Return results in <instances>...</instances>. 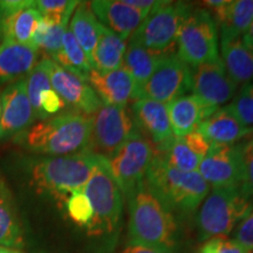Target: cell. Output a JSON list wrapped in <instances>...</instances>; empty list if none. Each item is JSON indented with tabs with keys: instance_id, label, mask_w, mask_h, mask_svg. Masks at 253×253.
Instances as JSON below:
<instances>
[{
	"instance_id": "obj_1",
	"label": "cell",
	"mask_w": 253,
	"mask_h": 253,
	"mask_svg": "<svg viewBox=\"0 0 253 253\" xmlns=\"http://www.w3.org/2000/svg\"><path fill=\"white\" fill-rule=\"evenodd\" d=\"M90 129L91 116L69 109L36 122L12 143L33 156H68L87 150Z\"/></svg>"
},
{
	"instance_id": "obj_2",
	"label": "cell",
	"mask_w": 253,
	"mask_h": 253,
	"mask_svg": "<svg viewBox=\"0 0 253 253\" xmlns=\"http://www.w3.org/2000/svg\"><path fill=\"white\" fill-rule=\"evenodd\" d=\"M97 161V155L86 150L68 156H31L20 164L33 188L67 199L84 189Z\"/></svg>"
},
{
	"instance_id": "obj_3",
	"label": "cell",
	"mask_w": 253,
	"mask_h": 253,
	"mask_svg": "<svg viewBox=\"0 0 253 253\" xmlns=\"http://www.w3.org/2000/svg\"><path fill=\"white\" fill-rule=\"evenodd\" d=\"M128 203V244L175 253L178 230L171 211L151 194L144 183L131 195Z\"/></svg>"
},
{
	"instance_id": "obj_4",
	"label": "cell",
	"mask_w": 253,
	"mask_h": 253,
	"mask_svg": "<svg viewBox=\"0 0 253 253\" xmlns=\"http://www.w3.org/2000/svg\"><path fill=\"white\" fill-rule=\"evenodd\" d=\"M144 184L171 212L194 213L210 192V185L198 171L185 172L176 169L157 151Z\"/></svg>"
},
{
	"instance_id": "obj_5",
	"label": "cell",
	"mask_w": 253,
	"mask_h": 253,
	"mask_svg": "<svg viewBox=\"0 0 253 253\" xmlns=\"http://www.w3.org/2000/svg\"><path fill=\"white\" fill-rule=\"evenodd\" d=\"M253 202L240 186L213 188L203 201L198 212V238L202 242L213 237H226L250 213Z\"/></svg>"
},
{
	"instance_id": "obj_6",
	"label": "cell",
	"mask_w": 253,
	"mask_h": 253,
	"mask_svg": "<svg viewBox=\"0 0 253 253\" xmlns=\"http://www.w3.org/2000/svg\"><path fill=\"white\" fill-rule=\"evenodd\" d=\"M93 207V219L87 232L93 237H109L119 232L123 211V195L113 178L107 160L99 156L96 167L84 189Z\"/></svg>"
},
{
	"instance_id": "obj_7",
	"label": "cell",
	"mask_w": 253,
	"mask_h": 253,
	"mask_svg": "<svg viewBox=\"0 0 253 253\" xmlns=\"http://www.w3.org/2000/svg\"><path fill=\"white\" fill-rule=\"evenodd\" d=\"M177 56L196 67L220 58L217 24L207 9L192 6L181 25L176 39Z\"/></svg>"
},
{
	"instance_id": "obj_8",
	"label": "cell",
	"mask_w": 253,
	"mask_h": 253,
	"mask_svg": "<svg viewBox=\"0 0 253 253\" xmlns=\"http://www.w3.org/2000/svg\"><path fill=\"white\" fill-rule=\"evenodd\" d=\"M192 5L184 1H157L151 12L144 18L138 30L130 37L129 42L169 54L176 45L177 34Z\"/></svg>"
},
{
	"instance_id": "obj_9",
	"label": "cell",
	"mask_w": 253,
	"mask_h": 253,
	"mask_svg": "<svg viewBox=\"0 0 253 253\" xmlns=\"http://www.w3.org/2000/svg\"><path fill=\"white\" fill-rule=\"evenodd\" d=\"M155 154V145L138 130L107 160L113 178L126 199L144 183Z\"/></svg>"
},
{
	"instance_id": "obj_10",
	"label": "cell",
	"mask_w": 253,
	"mask_h": 253,
	"mask_svg": "<svg viewBox=\"0 0 253 253\" xmlns=\"http://www.w3.org/2000/svg\"><path fill=\"white\" fill-rule=\"evenodd\" d=\"M138 128L126 107L102 104L91 115V129L87 150L108 160L114 156Z\"/></svg>"
},
{
	"instance_id": "obj_11",
	"label": "cell",
	"mask_w": 253,
	"mask_h": 253,
	"mask_svg": "<svg viewBox=\"0 0 253 253\" xmlns=\"http://www.w3.org/2000/svg\"><path fill=\"white\" fill-rule=\"evenodd\" d=\"M191 88V67L175 53H170L161 60L147 81L136 86L134 100H153L168 104L188 95Z\"/></svg>"
},
{
	"instance_id": "obj_12",
	"label": "cell",
	"mask_w": 253,
	"mask_h": 253,
	"mask_svg": "<svg viewBox=\"0 0 253 253\" xmlns=\"http://www.w3.org/2000/svg\"><path fill=\"white\" fill-rule=\"evenodd\" d=\"M198 172L212 188L242 186L244 169L240 143L211 144Z\"/></svg>"
},
{
	"instance_id": "obj_13",
	"label": "cell",
	"mask_w": 253,
	"mask_h": 253,
	"mask_svg": "<svg viewBox=\"0 0 253 253\" xmlns=\"http://www.w3.org/2000/svg\"><path fill=\"white\" fill-rule=\"evenodd\" d=\"M191 80L195 96L212 110L219 109L220 106L232 100L238 87L226 73L220 58L191 67Z\"/></svg>"
},
{
	"instance_id": "obj_14",
	"label": "cell",
	"mask_w": 253,
	"mask_h": 253,
	"mask_svg": "<svg viewBox=\"0 0 253 253\" xmlns=\"http://www.w3.org/2000/svg\"><path fill=\"white\" fill-rule=\"evenodd\" d=\"M42 59L48 71L50 86L61 97L66 107L87 116L94 115L100 109L102 102L87 81L66 71L52 59L47 56H42Z\"/></svg>"
},
{
	"instance_id": "obj_15",
	"label": "cell",
	"mask_w": 253,
	"mask_h": 253,
	"mask_svg": "<svg viewBox=\"0 0 253 253\" xmlns=\"http://www.w3.org/2000/svg\"><path fill=\"white\" fill-rule=\"evenodd\" d=\"M0 142L14 138L37 122L24 79L11 82L0 94Z\"/></svg>"
},
{
	"instance_id": "obj_16",
	"label": "cell",
	"mask_w": 253,
	"mask_h": 253,
	"mask_svg": "<svg viewBox=\"0 0 253 253\" xmlns=\"http://www.w3.org/2000/svg\"><path fill=\"white\" fill-rule=\"evenodd\" d=\"M132 118L138 130L151 141L156 151H163L173 138L167 104L153 100H135Z\"/></svg>"
},
{
	"instance_id": "obj_17",
	"label": "cell",
	"mask_w": 253,
	"mask_h": 253,
	"mask_svg": "<svg viewBox=\"0 0 253 253\" xmlns=\"http://www.w3.org/2000/svg\"><path fill=\"white\" fill-rule=\"evenodd\" d=\"M201 7L220 26V38L243 37L253 20V0H207Z\"/></svg>"
},
{
	"instance_id": "obj_18",
	"label": "cell",
	"mask_w": 253,
	"mask_h": 253,
	"mask_svg": "<svg viewBox=\"0 0 253 253\" xmlns=\"http://www.w3.org/2000/svg\"><path fill=\"white\" fill-rule=\"evenodd\" d=\"M87 82L102 104L119 107H126V104L134 100L137 86L131 75L123 67L104 73L91 69Z\"/></svg>"
},
{
	"instance_id": "obj_19",
	"label": "cell",
	"mask_w": 253,
	"mask_h": 253,
	"mask_svg": "<svg viewBox=\"0 0 253 253\" xmlns=\"http://www.w3.org/2000/svg\"><path fill=\"white\" fill-rule=\"evenodd\" d=\"M89 6L97 20L123 40L129 39L145 18L125 0H94L89 1Z\"/></svg>"
},
{
	"instance_id": "obj_20",
	"label": "cell",
	"mask_w": 253,
	"mask_h": 253,
	"mask_svg": "<svg viewBox=\"0 0 253 253\" xmlns=\"http://www.w3.org/2000/svg\"><path fill=\"white\" fill-rule=\"evenodd\" d=\"M211 144L196 130L175 137L163 151H157L170 166L185 172L198 171Z\"/></svg>"
},
{
	"instance_id": "obj_21",
	"label": "cell",
	"mask_w": 253,
	"mask_h": 253,
	"mask_svg": "<svg viewBox=\"0 0 253 253\" xmlns=\"http://www.w3.org/2000/svg\"><path fill=\"white\" fill-rule=\"evenodd\" d=\"M197 131L210 144H237L253 135V129L243 125L229 107L213 112L202 121Z\"/></svg>"
},
{
	"instance_id": "obj_22",
	"label": "cell",
	"mask_w": 253,
	"mask_h": 253,
	"mask_svg": "<svg viewBox=\"0 0 253 253\" xmlns=\"http://www.w3.org/2000/svg\"><path fill=\"white\" fill-rule=\"evenodd\" d=\"M39 49L13 40L0 43V82H14L26 78L39 62Z\"/></svg>"
},
{
	"instance_id": "obj_23",
	"label": "cell",
	"mask_w": 253,
	"mask_h": 253,
	"mask_svg": "<svg viewBox=\"0 0 253 253\" xmlns=\"http://www.w3.org/2000/svg\"><path fill=\"white\" fill-rule=\"evenodd\" d=\"M167 108L175 137L196 131L202 121L216 112L204 106V103L194 94L184 95L173 100L167 104Z\"/></svg>"
},
{
	"instance_id": "obj_24",
	"label": "cell",
	"mask_w": 253,
	"mask_h": 253,
	"mask_svg": "<svg viewBox=\"0 0 253 253\" xmlns=\"http://www.w3.org/2000/svg\"><path fill=\"white\" fill-rule=\"evenodd\" d=\"M220 53L226 73L237 86L253 80V47L243 37L220 38Z\"/></svg>"
},
{
	"instance_id": "obj_25",
	"label": "cell",
	"mask_w": 253,
	"mask_h": 253,
	"mask_svg": "<svg viewBox=\"0 0 253 253\" xmlns=\"http://www.w3.org/2000/svg\"><path fill=\"white\" fill-rule=\"evenodd\" d=\"M0 246L23 250L24 230L13 194L0 173Z\"/></svg>"
},
{
	"instance_id": "obj_26",
	"label": "cell",
	"mask_w": 253,
	"mask_h": 253,
	"mask_svg": "<svg viewBox=\"0 0 253 253\" xmlns=\"http://www.w3.org/2000/svg\"><path fill=\"white\" fill-rule=\"evenodd\" d=\"M102 24L91 11L89 2L80 1L69 20V28L73 37L86 53L90 65L93 62L95 47L99 41ZM93 67V66H91Z\"/></svg>"
},
{
	"instance_id": "obj_27",
	"label": "cell",
	"mask_w": 253,
	"mask_h": 253,
	"mask_svg": "<svg viewBox=\"0 0 253 253\" xmlns=\"http://www.w3.org/2000/svg\"><path fill=\"white\" fill-rule=\"evenodd\" d=\"M126 50V40L102 25L99 41L93 54V69L104 73L121 68Z\"/></svg>"
},
{
	"instance_id": "obj_28",
	"label": "cell",
	"mask_w": 253,
	"mask_h": 253,
	"mask_svg": "<svg viewBox=\"0 0 253 253\" xmlns=\"http://www.w3.org/2000/svg\"><path fill=\"white\" fill-rule=\"evenodd\" d=\"M41 19L42 17L34 6L20 9L0 23V39L32 45Z\"/></svg>"
},
{
	"instance_id": "obj_29",
	"label": "cell",
	"mask_w": 253,
	"mask_h": 253,
	"mask_svg": "<svg viewBox=\"0 0 253 253\" xmlns=\"http://www.w3.org/2000/svg\"><path fill=\"white\" fill-rule=\"evenodd\" d=\"M166 55L129 42V45L126 46L122 67L131 75L138 86L151 77L158 63Z\"/></svg>"
},
{
	"instance_id": "obj_30",
	"label": "cell",
	"mask_w": 253,
	"mask_h": 253,
	"mask_svg": "<svg viewBox=\"0 0 253 253\" xmlns=\"http://www.w3.org/2000/svg\"><path fill=\"white\" fill-rule=\"evenodd\" d=\"M52 60L84 81H87L88 74L93 69L86 53L69 30L63 36L61 50Z\"/></svg>"
},
{
	"instance_id": "obj_31",
	"label": "cell",
	"mask_w": 253,
	"mask_h": 253,
	"mask_svg": "<svg viewBox=\"0 0 253 253\" xmlns=\"http://www.w3.org/2000/svg\"><path fill=\"white\" fill-rule=\"evenodd\" d=\"M68 24H59L49 19H41L39 26L34 34L32 45L37 47L43 56L53 59L62 48V39L67 31Z\"/></svg>"
},
{
	"instance_id": "obj_32",
	"label": "cell",
	"mask_w": 253,
	"mask_h": 253,
	"mask_svg": "<svg viewBox=\"0 0 253 253\" xmlns=\"http://www.w3.org/2000/svg\"><path fill=\"white\" fill-rule=\"evenodd\" d=\"M25 81H26L28 99H30L34 114H36L37 121H42V114L40 110V94L43 90L52 88L48 71H47L43 59L39 60L36 67L28 73L27 77L25 78Z\"/></svg>"
},
{
	"instance_id": "obj_33",
	"label": "cell",
	"mask_w": 253,
	"mask_h": 253,
	"mask_svg": "<svg viewBox=\"0 0 253 253\" xmlns=\"http://www.w3.org/2000/svg\"><path fill=\"white\" fill-rule=\"evenodd\" d=\"M79 2L77 0H34V7L42 18L54 23L69 24Z\"/></svg>"
},
{
	"instance_id": "obj_34",
	"label": "cell",
	"mask_w": 253,
	"mask_h": 253,
	"mask_svg": "<svg viewBox=\"0 0 253 253\" xmlns=\"http://www.w3.org/2000/svg\"><path fill=\"white\" fill-rule=\"evenodd\" d=\"M227 107L243 125L253 129V80L243 84Z\"/></svg>"
},
{
	"instance_id": "obj_35",
	"label": "cell",
	"mask_w": 253,
	"mask_h": 253,
	"mask_svg": "<svg viewBox=\"0 0 253 253\" xmlns=\"http://www.w3.org/2000/svg\"><path fill=\"white\" fill-rule=\"evenodd\" d=\"M66 209L71 219L80 226L87 227L93 219V207L84 190L68 196L66 199Z\"/></svg>"
},
{
	"instance_id": "obj_36",
	"label": "cell",
	"mask_w": 253,
	"mask_h": 253,
	"mask_svg": "<svg viewBox=\"0 0 253 253\" xmlns=\"http://www.w3.org/2000/svg\"><path fill=\"white\" fill-rule=\"evenodd\" d=\"M244 169V181L240 188L250 201L253 202V137L240 143Z\"/></svg>"
},
{
	"instance_id": "obj_37",
	"label": "cell",
	"mask_w": 253,
	"mask_h": 253,
	"mask_svg": "<svg viewBox=\"0 0 253 253\" xmlns=\"http://www.w3.org/2000/svg\"><path fill=\"white\" fill-rule=\"evenodd\" d=\"M198 253H250L236 240L226 237H213L201 246Z\"/></svg>"
},
{
	"instance_id": "obj_38",
	"label": "cell",
	"mask_w": 253,
	"mask_h": 253,
	"mask_svg": "<svg viewBox=\"0 0 253 253\" xmlns=\"http://www.w3.org/2000/svg\"><path fill=\"white\" fill-rule=\"evenodd\" d=\"M65 102L53 88L43 90L40 94V110L42 114V120L65 112Z\"/></svg>"
},
{
	"instance_id": "obj_39",
	"label": "cell",
	"mask_w": 253,
	"mask_h": 253,
	"mask_svg": "<svg viewBox=\"0 0 253 253\" xmlns=\"http://www.w3.org/2000/svg\"><path fill=\"white\" fill-rule=\"evenodd\" d=\"M233 240L253 253V208L250 213L237 225L233 232Z\"/></svg>"
},
{
	"instance_id": "obj_40",
	"label": "cell",
	"mask_w": 253,
	"mask_h": 253,
	"mask_svg": "<svg viewBox=\"0 0 253 253\" xmlns=\"http://www.w3.org/2000/svg\"><path fill=\"white\" fill-rule=\"evenodd\" d=\"M125 1L126 5L131 6L132 8L141 12L144 17H147L151 12V9L155 7V5L157 4V1H155V0H125Z\"/></svg>"
},
{
	"instance_id": "obj_41",
	"label": "cell",
	"mask_w": 253,
	"mask_h": 253,
	"mask_svg": "<svg viewBox=\"0 0 253 253\" xmlns=\"http://www.w3.org/2000/svg\"><path fill=\"white\" fill-rule=\"evenodd\" d=\"M121 253H164V252L158 251L156 249L147 248V246L128 244L125 249L122 250Z\"/></svg>"
},
{
	"instance_id": "obj_42",
	"label": "cell",
	"mask_w": 253,
	"mask_h": 253,
	"mask_svg": "<svg viewBox=\"0 0 253 253\" xmlns=\"http://www.w3.org/2000/svg\"><path fill=\"white\" fill-rule=\"evenodd\" d=\"M243 39H244L246 42L249 43V45H251L253 47V20L251 25H250L249 30L246 31V33L243 36Z\"/></svg>"
},
{
	"instance_id": "obj_43",
	"label": "cell",
	"mask_w": 253,
	"mask_h": 253,
	"mask_svg": "<svg viewBox=\"0 0 253 253\" xmlns=\"http://www.w3.org/2000/svg\"><path fill=\"white\" fill-rule=\"evenodd\" d=\"M0 253H25V252L23 251V250H19V249L0 246Z\"/></svg>"
},
{
	"instance_id": "obj_44",
	"label": "cell",
	"mask_w": 253,
	"mask_h": 253,
	"mask_svg": "<svg viewBox=\"0 0 253 253\" xmlns=\"http://www.w3.org/2000/svg\"><path fill=\"white\" fill-rule=\"evenodd\" d=\"M0 115H1V100H0Z\"/></svg>"
}]
</instances>
